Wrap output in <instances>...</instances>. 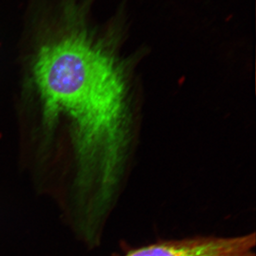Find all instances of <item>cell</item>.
<instances>
[{
  "instance_id": "cell-1",
  "label": "cell",
  "mask_w": 256,
  "mask_h": 256,
  "mask_svg": "<svg viewBox=\"0 0 256 256\" xmlns=\"http://www.w3.org/2000/svg\"><path fill=\"white\" fill-rule=\"evenodd\" d=\"M86 12L68 8L38 50L36 86L47 117L72 124L78 160L73 191H117L130 140L129 87L117 57L86 24Z\"/></svg>"
},
{
  "instance_id": "cell-2",
  "label": "cell",
  "mask_w": 256,
  "mask_h": 256,
  "mask_svg": "<svg viewBox=\"0 0 256 256\" xmlns=\"http://www.w3.org/2000/svg\"><path fill=\"white\" fill-rule=\"evenodd\" d=\"M256 234L234 237L198 236L158 242L121 256H256Z\"/></svg>"
}]
</instances>
